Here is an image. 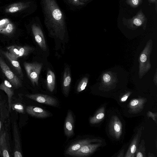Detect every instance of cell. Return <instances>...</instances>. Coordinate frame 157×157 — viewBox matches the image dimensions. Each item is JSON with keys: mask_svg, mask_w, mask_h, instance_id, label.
<instances>
[{"mask_svg": "<svg viewBox=\"0 0 157 157\" xmlns=\"http://www.w3.org/2000/svg\"><path fill=\"white\" fill-rule=\"evenodd\" d=\"M44 23L49 34L62 38L67 33L65 13L56 0H40Z\"/></svg>", "mask_w": 157, "mask_h": 157, "instance_id": "obj_1", "label": "cell"}, {"mask_svg": "<svg viewBox=\"0 0 157 157\" xmlns=\"http://www.w3.org/2000/svg\"><path fill=\"white\" fill-rule=\"evenodd\" d=\"M152 47V41L149 40L139 57V75L141 78L150 69L151 65L150 57Z\"/></svg>", "mask_w": 157, "mask_h": 157, "instance_id": "obj_2", "label": "cell"}, {"mask_svg": "<svg viewBox=\"0 0 157 157\" xmlns=\"http://www.w3.org/2000/svg\"><path fill=\"white\" fill-rule=\"evenodd\" d=\"M31 29L36 42L40 48L46 50L47 46L41 22L38 17H36L31 25Z\"/></svg>", "mask_w": 157, "mask_h": 157, "instance_id": "obj_3", "label": "cell"}, {"mask_svg": "<svg viewBox=\"0 0 157 157\" xmlns=\"http://www.w3.org/2000/svg\"><path fill=\"white\" fill-rule=\"evenodd\" d=\"M123 24L129 29L135 30L139 27H142L145 30L147 22V19L141 9L132 18L126 19L123 17Z\"/></svg>", "mask_w": 157, "mask_h": 157, "instance_id": "obj_4", "label": "cell"}, {"mask_svg": "<svg viewBox=\"0 0 157 157\" xmlns=\"http://www.w3.org/2000/svg\"><path fill=\"white\" fill-rule=\"evenodd\" d=\"M24 65L27 75L33 85H37L39 75L42 65L37 63L24 62Z\"/></svg>", "mask_w": 157, "mask_h": 157, "instance_id": "obj_5", "label": "cell"}, {"mask_svg": "<svg viewBox=\"0 0 157 157\" xmlns=\"http://www.w3.org/2000/svg\"><path fill=\"white\" fill-rule=\"evenodd\" d=\"M0 67L9 81L14 87L18 88L21 86L20 79L12 71L1 57Z\"/></svg>", "mask_w": 157, "mask_h": 157, "instance_id": "obj_6", "label": "cell"}, {"mask_svg": "<svg viewBox=\"0 0 157 157\" xmlns=\"http://www.w3.org/2000/svg\"><path fill=\"white\" fill-rule=\"evenodd\" d=\"M122 131V125L119 118L115 116H112L109 124L110 134L114 138L118 139L120 137Z\"/></svg>", "mask_w": 157, "mask_h": 157, "instance_id": "obj_7", "label": "cell"}, {"mask_svg": "<svg viewBox=\"0 0 157 157\" xmlns=\"http://www.w3.org/2000/svg\"><path fill=\"white\" fill-rule=\"evenodd\" d=\"M91 143L84 145L78 150L71 153L69 155L77 156H88L93 153L101 145L100 143L91 144Z\"/></svg>", "mask_w": 157, "mask_h": 157, "instance_id": "obj_8", "label": "cell"}, {"mask_svg": "<svg viewBox=\"0 0 157 157\" xmlns=\"http://www.w3.org/2000/svg\"><path fill=\"white\" fill-rule=\"evenodd\" d=\"M28 98L34 100L38 102L51 106H56L57 101L54 98L47 95L36 94H26Z\"/></svg>", "mask_w": 157, "mask_h": 157, "instance_id": "obj_9", "label": "cell"}, {"mask_svg": "<svg viewBox=\"0 0 157 157\" xmlns=\"http://www.w3.org/2000/svg\"><path fill=\"white\" fill-rule=\"evenodd\" d=\"M143 130L144 127H141L137 131L130 144L125 156V157L135 156L136 152L138 147L139 143Z\"/></svg>", "mask_w": 157, "mask_h": 157, "instance_id": "obj_10", "label": "cell"}, {"mask_svg": "<svg viewBox=\"0 0 157 157\" xmlns=\"http://www.w3.org/2000/svg\"><path fill=\"white\" fill-rule=\"evenodd\" d=\"M147 101L146 98H140L132 100L128 105L129 112L136 113L141 112L143 109L145 103Z\"/></svg>", "mask_w": 157, "mask_h": 157, "instance_id": "obj_11", "label": "cell"}, {"mask_svg": "<svg viewBox=\"0 0 157 157\" xmlns=\"http://www.w3.org/2000/svg\"><path fill=\"white\" fill-rule=\"evenodd\" d=\"M13 134L15 142L14 156V157H22L19 132L17 126L15 123L13 125Z\"/></svg>", "mask_w": 157, "mask_h": 157, "instance_id": "obj_12", "label": "cell"}, {"mask_svg": "<svg viewBox=\"0 0 157 157\" xmlns=\"http://www.w3.org/2000/svg\"><path fill=\"white\" fill-rule=\"evenodd\" d=\"M0 89L3 90L7 95L9 111L11 109L12 98L14 94L12 84L7 80H5L0 84Z\"/></svg>", "mask_w": 157, "mask_h": 157, "instance_id": "obj_13", "label": "cell"}, {"mask_svg": "<svg viewBox=\"0 0 157 157\" xmlns=\"http://www.w3.org/2000/svg\"><path fill=\"white\" fill-rule=\"evenodd\" d=\"M27 112L32 116L39 118H45L49 116V113L38 107L29 106L26 108Z\"/></svg>", "mask_w": 157, "mask_h": 157, "instance_id": "obj_14", "label": "cell"}, {"mask_svg": "<svg viewBox=\"0 0 157 157\" xmlns=\"http://www.w3.org/2000/svg\"><path fill=\"white\" fill-rule=\"evenodd\" d=\"M74 119L71 112L69 110L65 119L64 124V132L67 137L73 135Z\"/></svg>", "mask_w": 157, "mask_h": 157, "instance_id": "obj_15", "label": "cell"}, {"mask_svg": "<svg viewBox=\"0 0 157 157\" xmlns=\"http://www.w3.org/2000/svg\"><path fill=\"white\" fill-rule=\"evenodd\" d=\"M100 140L86 139L79 140L71 146L66 150L65 154L69 155L71 153L78 150L84 145L91 143L96 142Z\"/></svg>", "mask_w": 157, "mask_h": 157, "instance_id": "obj_16", "label": "cell"}, {"mask_svg": "<svg viewBox=\"0 0 157 157\" xmlns=\"http://www.w3.org/2000/svg\"><path fill=\"white\" fill-rule=\"evenodd\" d=\"M31 2H18L12 4L7 7L6 11L8 13H14L30 8Z\"/></svg>", "mask_w": 157, "mask_h": 157, "instance_id": "obj_17", "label": "cell"}, {"mask_svg": "<svg viewBox=\"0 0 157 157\" xmlns=\"http://www.w3.org/2000/svg\"><path fill=\"white\" fill-rule=\"evenodd\" d=\"M71 82L70 69L68 67L65 68L63 74L62 82L63 90L66 95H68Z\"/></svg>", "mask_w": 157, "mask_h": 157, "instance_id": "obj_18", "label": "cell"}, {"mask_svg": "<svg viewBox=\"0 0 157 157\" xmlns=\"http://www.w3.org/2000/svg\"><path fill=\"white\" fill-rule=\"evenodd\" d=\"M6 138V132L4 131L0 135V150L2 156L9 157L10 156V154Z\"/></svg>", "mask_w": 157, "mask_h": 157, "instance_id": "obj_19", "label": "cell"}, {"mask_svg": "<svg viewBox=\"0 0 157 157\" xmlns=\"http://www.w3.org/2000/svg\"><path fill=\"white\" fill-rule=\"evenodd\" d=\"M105 117V109L104 107L100 108L93 117L90 118V122L91 124L98 123L102 121Z\"/></svg>", "mask_w": 157, "mask_h": 157, "instance_id": "obj_20", "label": "cell"}, {"mask_svg": "<svg viewBox=\"0 0 157 157\" xmlns=\"http://www.w3.org/2000/svg\"><path fill=\"white\" fill-rule=\"evenodd\" d=\"M47 84L48 90L50 92H52L55 87V76L54 72L51 70L47 71Z\"/></svg>", "mask_w": 157, "mask_h": 157, "instance_id": "obj_21", "label": "cell"}, {"mask_svg": "<svg viewBox=\"0 0 157 157\" xmlns=\"http://www.w3.org/2000/svg\"><path fill=\"white\" fill-rule=\"evenodd\" d=\"M3 54L10 62L12 65L17 70L18 73L21 76H23L22 72L19 62L17 59L13 58L8 52H3Z\"/></svg>", "mask_w": 157, "mask_h": 157, "instance_id": "obj_22", "label": "cell"}, {"mask_svg": "<svg viewBox=\"0 0 157 157\" xmlns=\"http://www.w3.org/2000/svg\"><path fill=\"white\" fill-rule=\"evenodd\" d=\"M102 79L103 84L107 86H110L115 82L113 75L109 72L104 73L102 75Z\"/></svg>", "mask_w": 157, "mask_h": 157, "instance_id": "obj_23", "label": "cell"}, {"mask_svg": "<svg viewBox=\"0 0 157 157\" xmlns=\"http://www.w3.org/2000/svg\"><path fill=\"white\" fill-rule=\"evenodd\" d=\"M145 150L144 141L143 140L136 150L135 153L136 155L135 156L136 157H145Z\"/></svg>", "mask_w": 157, "mask_h": 157, "instance_id": "obj_24", "label": "cell"}, {"mask_svg": "<svg viewBox=\"0 0 157 157\" xmlns=\"http://www.w3.org/2000/svg\"><path fill=\"white\" fill-rule=\"evenodd\" d=\"M9 52L12 56L17 59L19 55V46H11L8 47Z\"/></svg>", "mask_w": 157, "mask_h": 157, "instance_id": "obj_25", "label": "cell"}, {"mask_svg": "<svg viewBox=\"0 0 157 157\" xmlns=\"http://www.w3.org/2000/svg\"><path fill=\"white\" fill-rule=\"evenodd\" d=\"M65 2L69 6L75 7H80L85 4L79 0H64Z\"/></svg>", "mask_w": 157, "mask_h": 157, "instance_id": "obj_26", "label": "cell"}, {"mask_svg": "<svg viewBox=\"0 0 157 157\" xmlns=\"http://www.w3.org/2000/svg\"><path fill=\"white\" fill-rule=\"evenodd\" d=\"M88 82V79L87 77L83 78L78 84L77 91L79 92L84 90Z\"/></svg>", "mask_w": 157, "mask_h": 157, "instance_id": "obj_27", "label": "cell"}, {"mask_svg": "<svg viewBox=\"0 0 157 157\" xmlns=\"http://www.w3.org/2000/svg\"><path fill=\"white\" fill-rule=\"evenodd\" d=\"M11 109L19 113H24V108L23 105L20 103H15L11 105Z\"/></svg>", "mask_w": 157, "mask_h": 157, "instance_id": "obj_28", "label": "cell"}, {"mask_svg": "<svg viewBox=\"0 0 157 157\" xmlns=\"http://www.w3.org/2000/svg\"><path fill=\"white\" fill-rule=\"evenodd\" d=\"M126 2L132 7L136 8L142 3L143 0H126Z\"/></svg>", "mask_w": 157, "mask_h": 157, "instance_id": "obj_29", "label": "cell"}, {"mask_svg": "<svg viewBox=\"0 0 157 157\" xmlns=\"http://www.w3.org/2000/svg\"><path fill=\"white\" fill-rule=\"evenodd\" d=\"M10 23V21L8 19L5 18L0 20V32L4 30Z\"/></svg>", "mask_w": 157, "mask_h": 157, "instance_id": "obj_30", "label": "cell"}, {"mask_svg": "<svg viewBox=\"0 0 157 157\" xmlns=\"http://www.w3.org/2000/svg\"><path fill=\"white\" fill-rule=\"evenodd\" d=\"M13 24L10 23L7 25L6 28L0 33L5 34H8L11 33L13 30Z\"/></svg>", "mask_w": 157, "mask_h": 157, "instance_id": "obj_31", "label": "cell"}, {"mask_svg": "<svg viewBox=\"0 0 157 157\" xmlns=\"http://www.w3.org/2000/svg\"><path fill=\"white\" fill-rule=\"evenodd\" d=\"M147 116L148 117H150L152 118L153 120L157 123V113H153L150 111H148L147 113Z\"/></svg>", "mask_w": 157, "mask_h": 157, "instance_id": "obj_32", "label": "cell"}, {"mask_svg": "<svg viewBox=\"0 0 157 157\" xmlns=\"http://www.w3.org/2000/svg\"><path fill=\"white\" fill-rule=\"evenodd\" d=\"M131 93V92H129L124 95L121 98V101L124 102L126 101Z\"/></svg>", "mask_w": 157, "mask_h": 157, "instance_id": "obj_33", "label": "cell"}, {"mask_svg": "<svg viewBox=\"0 0 157 157\" xmlns=\"http://www.w3.org/2000/svg\"><path fill=\"white\" fill-rule=\"evenodd\" d=\"M148 1L150 4L152 3H154L155 4L156 10L157 12V0H148Z\"/></svg>", "mask_w": 157, "mask_h": 157, "instance_id": "obj_34", "label": "cell"}, {"mask_svg": "<svg viewBox=\"0 0 157 157\" xmlns=\"http://www.w3.org/2000/svg\"><path fill=\"white\" fill-rule=\"evenodd\" d=\"M124 150H122L121 151V152L119 153V155H117V157H120V156H121V155H122V157L123 156V155H124Z\"/></svg>", "mask_w": 157, "mask_h": 157, "instance_id": "obj_35", "label": "cell"}, {"mask_svg": "<svg viewBox=\"0 0 157 157\" xmlns=\"http://www.w3.org/2000/svg\"><path fill=\"white\" fill-rule=\"evenodd\" d=\"M81 2L85 3L90 0H79Z\"/></svg>", "mask_w": 157, "mask_h": 157, "instance_id": "obj_36", "label": "cell"}, {"mask_svg": "<svg viewBox=\"0 0 157 157\" xmlns=\"http://www.w3.org/2000/svg\"><path fill=\"white\" fill-rule=\"evenodd\" d=\"M0 156H2V153L0 150Z\"/></svg>", "mask_w": 157, "mask_h": 157, "instance_id": "obj_37", "label": "cell"}]
</instances>
